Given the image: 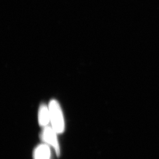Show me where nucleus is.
Instances as JSON below:
<instances>
[{
  "label": "nucleus",
  "mask_w": 159,
  "mask_h": 159,
  "mask_svg": "<svg viewBox=\"0 0 159 159\" xmlns=\"http://www.w3.org/2000/svg\"><path fill=\"white\" fill-rule=\"evenodd\" d=\"M48 108L52 127L57 134H61L65 130V120L60 105L57 101L53 99L50 101Z\"/></svg>",
  "instance_id": "1"
},
{
  "label": "nucleus",
  "mask_w": 159,
  "mask_h": 159,
  "mask_svg": "<svg viewBox=\"0 0 159 159\" xmlns=\"http://www.w3.org/2000/svg\"><path fill=\"white\" fill-rule=\"evenodd\" d=\"M57 134L52 127L46 126L42 132V139L44 142L54 147L57 156L60 155V147L57 140Z\"/></svg>",
  "instance_id": "2"
},
{
  "label": "nucleus",
  "mask_w": 159,
  "mask_h": 159,
  "mask_svg": "<svg viewBox=\"0 0 159 159\" xmlns=\"http://www.w3.org/2000/svg\"><path fill=\"white\" fill-rule=\"evenodd\" d=\"M38 121L39 125L44 127L47 126L49 122H51L49 108L44 104H42L39 108Z\"/></svg>",
  "instance_id": "3"
},
{
  "label": "nucleus",
  "mask_w": 159,
  "mask_h": 159,
  "mask_svg": "<svg viewBox=\"0 0 159 159\" xmlns=\"http://www.w3.org/2000/svg\"><path fill=\"white\" fill-rule=\"evenodd\" d=\"M51 150L46 144H41L35 149L34 153V159H50Z\"/></svg>",
  "instance_id": "4"
}]
</instances>
